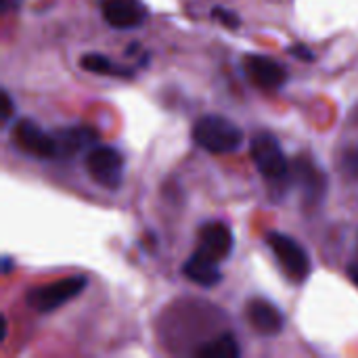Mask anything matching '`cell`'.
Segmentation results:
<instances>
[{
  "label": "cell",
  "instance_id": "1",
  "mask_svg": "<svg viewBox=\"0 0 358 358\" xmlns=\"http://www.w3.org/2000/svg\"><path fill=\"white\" fill-rule=\"evenodd\" d=\"M193 141L208 153H233L243 143V130L222 115H203L193 126Z\"/></svg>",
  "mask_w": 358,
  "mask_h": 358
},
{
  "label": "cell",
  "instance_id": "2",
  "mask_svg": "<svg viewBox=\"0 0 358 358\" xmlns=\"http://www.w3.org/2000/svg\"><path fill=\"white\" fill-rule=\"evenodd\" d=\"M86 285H88V281H86L84 275H73V277L59 279L55 283L29 289L25 302H27V306L31 310L48 315V313H55L59 306H63V304L71 302L73 298H78L86 289Z\"/></svg>",
  "mask_w": 358,
  "mask_h": 358
},
{
  "label": "cell",
  "instance_id": "3",
  "mask_svg": "<svg viewBox=\"0 0 358 358\" xmlns=\"http://www.w3.org/2000/svg\"><path fill=\"white\" fill-rule=\"evenodd\" d=\"M250 153H252V159H254L258 172L268 182H283L289 176L292 166H289L279 141L271 132H258L252 138Z\"/></svg>",
  "mask_w": 358,
  "mask_h": 358
},
{
  "label": "cell",
  "instance_id": "4",
  "mask_svg": "<svg viewBox=\"0 0 358 358\" xmlns=\"http://www.w3.org/2000/svg\"><path fill=\"white\" fill-rule=\"evenodd\" d=\"M266 245L273 250L279 266L294 283H304L310 277V271H313L310 256L294 237L285 233H268Z\"/></svg>",
  "mask_w": 358,
  "mask_h": 358
},
{
  "label": "cell",
  "instance_id": "5",
  "mask_svg": "<svg viewBox=\"0 0 358 358\" xmlns=\"http://www.w3.org/2000/svg\"><path fill=\"white\" fill-rule=\"evenodd\" d=\"M86 170L96 185L115 191L120 189L122 178H124V157L117 149L101 145L88 151Z\"/></svg>",
  "mask_w": 358,
  "mask_h": 358
},
{
  "label": "cell",
  "instance_id": "6",
  "mask_svg": "<svg viewBox=\"0 0 358 358\" xmlns=\"http://www.w3.org/2000/svg\"><path fill=\"white\" fill-rule=\"evenodd\" d=\"M13 138H15V145L38 157V159H57V138L55 134L42 130L36 122L31 120H19L15 124V130H13Z\"/></svg>",
  "mask_w": 358,
  "mask_h": 358
},
{
  "label": "cell",
  "instance_id": "7",
  "mask_svg": "<svg viewBox=\"0 0 358 358\" xmlns=\"http://www.w3.org/2000/svg\"><path fill=\"white\" fill-rule=\"evenodd\" d=\"M243 69H245L248 78L262 90H277L287 80L285 67L264 55H245Z\"/></svg>",
  "mask_w": 358,
  "mask_h": 358
},
{
  "label": "cell",
  "instance_id": "8",
  "mask_svg": "<svg viewBox=\"0 0 358 358\" xmlns=\"http://www.w3.org/2000/svg\"><path fill=\"white\" fill-rule=\"evenodd\" d=\"M235 248L233 231L222 222H208L199 231V248L197 252L208 256L214 262H224Z\"/></svg>",
  "mask_w": 358,
  "mask_h": 358
},
{
  "label": "cell",
  "instance_id": "9",
  "mask_svg": "<svg viewBox=\"0 0 358 358\" xmlns=\"http://www.w3.org/2000/svg\"><path fill=\"white\" fill-rule=\"evenodd\" d=\"M101 13L115 29L138 27L149 17V10L141 0H101Z\"/></svg>",
  "mask_w": 358,
  "mask_h": 358
},
{
  "label": "cell",
  "instance_id": "10",
  "mask_svg": "<svg viewBox=\"0 0 358 358\" xmlns=\"http://www.w3.org/2000/svg\"><path fill=\"white\" fill-rule=\"evenodd\" d=\"M250 325L260 334V336H279L285 327V319L281 310L271 304L268 300H252L245 308Z\"/></svg>",
  "mask_w": 358,
  "mask_h": 358
},
{
  "label": "cell",
  "instance_id": "11",
  "mask_svg": "<svg viewBox=\"0 0 358 358\" xmlns=\"http://www.w3.org/2000/svg\"><path fill=\"white\" fill-rule=\"evenodd\" d=\"M57 138V159H65L71 157L76 153H80L84 147L92 145L94 141H99V134L94 128L90 126H73V128H61L57 132H52Z\"/></svg>",
  "mask_w": 358,
  "mask_h": 358
},
{
  "label": "cell",
  "instance_id": "12",
  "mask_svg": "<svg viewBox=\"0 0 358 358\" xmlns=\"http://www.w3.org/2000/svg\"><path fill=\"white\" fill-rule=\"evenodd\" d=\"M182 275L193 281L195 285H201V287H214L222 281V273H220V266L218 262L210 260L208 256L195 252L182 266Z\"/></svg>",
  "mask_w": 358,
  "mask_h": 358
},
{
  "label": "cell",
  "instance_id": "13",
  "mask_svg": "<svg viewBox=\"0 0 358 358\" xmlns=\"http://www.w3.org/2000/svg\"><path fill=\"white\" fill-rule=\"evenodd\" d=\"M289 176L302 185L304 193L308 195V199H317L319 193H323V174L317 170V166L308 159H296L292 166Z\"/></svg>",
  "mask_w": 358,
  "mask_h": 358
},
{
  "label": "cell",
  "instance_id": "14",
  "mask_svg": "<svg viewBox=\"0 0 358 358\" xmlns=\"http://www.w3.org/2000/svg\"><path fill=\"white\" fill-rule=\"evenodd\" d=\"M80 65L90 71V73H101V76H117V78H132L134 69L115 65L109 57L99 55V52H88L80 59Z\"/></svg>",
  "mask_w": 358,
  "mask_h": 358
},
{
  "label": "cell",
  "instance_id": "15",
  "mask_svg": "<svg viewBox=\"0 0 358 358\" xmlns=\"http://www.w3.org/2000/svg\"><path fill=\"white\" fill-rule=\"evenodd\" d=\"M241 355L237 338L233 334H224L218 340L210 342L208 346L197 350V357L201 358H237Z\"/></svg>",
  "mask_w": 358,
  "mask_h": 358
},
{
  "label": "cell",
  "instance_id": "16",
  "mask_svg": "<svg viewBox=\"0 0 358 358\" xmlns=\"http://www.w3.org/2000/svg\"><path fill=\"white\" fill-rule=\"evenodd\" d=\"M212 17H214V19H218V23H222V25H224V27H229V29H237V27L241 25L239 17H237L233 10L224 8V6H216V8L212 10Z\"/></svg>",
  "mask_w": 358,
  "mask_h": 358
},
{
  "label": "cell",
  "instance_id": "17",
  "mask_svg": "<svg viewBox=\"0 0 358 358\" xmlns=\"http://www.w3.org/2000/svg\"><path fill=\"white\" fill-rule=\"evenodd\" d=\"M287 52H289L292 57L300 59V61H313V59H315L313 50H310V48H306L304 44H294V46H289V48H287Z\"/></svg>",
  "mask_w": 358,
  "mask_h": 358
},
{
  "label": "cell",
  "instance_id": "18",
  "mask_svg": "<svg viewBox=\"0 0 358 358\" xmlns=\"http://www.w3.org/2000/svg\"><path fill=\"white\" fill-rule=\"evenodd\" d=\"M13 99H10V94L6 92V90H2V122H4V126L10 122V115H13Z\"/></svg>",
  "mask_w": 358,
  "mask_h": 358
},
{
  "label": "cell",
  "instance_id": "19",
  "mask_svg": "<svg viewBox=\"0 0 358 358\" xmlns=\"http://www.w3.org/2000/svg\"><path fill=\"white\" fill-rule=\"evenodd\" d=\"M10 266H13V264H10V258L4 256V258H2V273L8 275V273H10Z\"/></svg>",
  "mask_w": 358,
  "mask_h": 358
},
{
  "label": "cell",
  "instance_id": "20",
  "mask_svg": "<svg viewBox=\"0 0 358 358\" xmlns=\"http://www.w3.org/2000/svg\"><path fill=\"white\" fill-rule=\"evenodd\" d=\"M348 275H350V279L358 285V264H352V266L348 268Z\"/></svg>",
  "mask_w": 358,
  "mask_h": 358
},
{
  "label": "cell",
  "instance_id": "21",
  "mask_svg": "<svg viewBox=\"0 0 358 358\" xmlns=\"http://www.w3.org/2000/svg\"><path fill=\"white\" fill-rule=\"evenodd\" d=\"M15 2H17V0H2V6H4V8H8V6H10V4H15Z\"/></svg>",
  "mask_w": 358,
  "mask_h": 358
}]
</instances>
